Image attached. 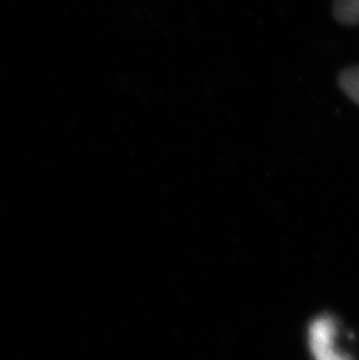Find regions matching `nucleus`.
I'll return each mask as SVG.
<instances>
[{"label":"nucleus","mask_w":359,"mask_h":360,"mask_svg":"<svg viewBox=\"0 0 359 360\" xmlns=\"http://www.w3.org/2000/svg\"><path fill=\"white\" fill-rule=\"evenodd\" d=\"M339 88L359 105V65L344 69L339 76Z\"/></svg>","instance_id":"7ed1b4c3"},{"label":"nucleus","mask_w":359,"mask_h":360,"mask_svg":"<svg viewBox=\"0 0 359 360\" xmlns=\"http://www.w3.org/2000/svg\"><path fill=\"white\" fill-rule=\"evenodd\" d=\"M332 14L336 21L344 26L359 25V0H335Z\"/></svg>","instance_id":"f03ea898"},{"label":"nucleus","mask_w":359,"mask_h":360,"mask_svg":"<svg viewBox=\"0 0 359 360\" xmlns=\"http://www.w3.org/2000/svg\"><path fill=\"white\" fill-rule=\"evenodd\" d=\"M309 347L315 360H353L335 347L336 323L332 317L319 316L309 326Z\"/></svg>","instance_id":"f257e3e1"}]
</instances>
